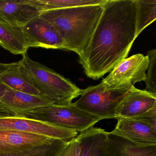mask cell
Listing matches in <instances>:
<instances>
[{"label":"cell","instance_id":"1","mask_svg":"<svg viewBox=\"0 0 156 156\" xmlns=\"http://www.w3.org/2000/svg\"><path fill=\"white\" fill-rule=\"evenodd\" d=\"M88 46L79 56L87 77L97 80L126 58L136 40L135 0H107Z\"/></svg>","mask_w":156,"mask_h":156},{"label":"cell","instance_id":"2","mask_svg":"<svg viewBox=\"0 0 156 156\" xmlns=\"http://www.w3.org/2000/svg\"><path fill=\"white\" fill-rule=\"evenodd\" d=\"M103 12L102 5H92L49 11L40 16L59 33L64 50L79 55L88 46Z\"/></svg>","mask_w":156,"mask_h":156},{"label":"cell","instance_id":"3","mask_svg":"<svg viewBox=\"0 0 156 156\" xmlns=\"http://www.w3.org/2000/svg\"><path fill=\"white\" fill-rule=\"evenodd\" d=\"M20 67L23 73L39 91L41 95L52 104L68 106L81 95L82 89L45 66L33 61L27 52L22 55Z\"/></svg>","mask_w":156,"mask_h":156},{"label":"cell","instance_id":"4","mask_svg":"<svg viewBox=\"0 0 156 156\" xmlns=\"http://www.w3.org/2000/svg\"><path fill=\"white\" fill-rule=\"evenodd\" d=\"M17 115L47 122L61 127L83 132L93 127L101 118L83 111L72 103L37 108Z\"/></svg>","mask_w":156,"mask_h":156},{"label":"cell","instance_id":"5","mask_svg":"<svg viewBox=\"0 0 156 156\" xmlns=\"http://www.w3.org/2000/svg\"><path fill=\"white\" fill-rule=\"evenodd\" d=\"M132 86L128 84L116 89H106L100 83L82 90L81 97L73 104L102 119L115 118L117 108Z\"/></svg>","mask_w":156,"mask_h":156},{"label":"cell","instance_id":"6","mask_svg":"<svg viewBox=\"0 0 156 156\" xmlns=\"http://www.w3.org/2000/svg\"><path fill=\"white\" fill-rule=\"evenodd\" d=\"M0 130L42 135L66 142L76 137L78 132L47 122L0 112Z\"/></svg>","mask_w":156,"mask_h":156},{"label":"cell","instance_id":"7","mask_svg":"<svg viewBox=\"0 0 156 156\" xmlns=\"http://www.w3.org/2000/svg\"><path fill=\"white\" fill-rule=\"evenodd\" d=\"M148 57L141 54L134 55L121 61L101 83L106 89H116L128 84L133 86L146 79Z\"/></svg>","mask_w":156,"mask_h":156},{"label":"cell","instance_id":"8","mask_svg":"<svg viewBox=\"0 0 156 156\" xmlns=\"http://www.w3.org/2000/svg\"><path fill=\"white\" fill-rule=\"evenodd\" d=\"M22 30L28 49L41 47L48 49H64L62 37L54 27L40 16L28 23Z\"/></svg>","mask_w":156,"mask_h":156},{"label":"cell","instance_id":"9","mask_svg":"<svg viewBox=\"0 0 156 156\" xmlns=\"http://www.w3.org/2000/svg\"><path fill=\"white\" fill-rule=\"evenodd\" d=\"M52 139L32 133L0 130V154L22 153L43 145Z\"/></svg>","mask_w":156,"mask_h":156},{"label":"cell","instance_id":"10","mask_svg":"<svg viewBox=\"0 0 156 156\" xmlns=\"http://www.w3.org/2000/svg\"><path fill=\"white\" fill-rule=\"evenodd\" d=\"M41 14L25 0H0V22L11 28L22 29Z\"/></svg>","mask_w":156,"mask_h":156},{"label":"cell","instance_id":"11","mask_svg":"<svg viewBox=\"0 0 156 156\" xmlns=\"http://www.w3.org/2000/svg\"><path fill=\"white\" fill-rule=\"evenodd\" d=\"M53 105L41 95H34L7 88L0 99V112L19 115L37 108Z\"/></svg>","mask_w":156,"mask_h":156},{"label":"cell","instance_id":"12","mask_svg":"<svg viewBox=\"0 0 156 156\" xmlns=\"http://www.w3.org/2000/svg\"><path fill=\"white\" fill-rule=\"evenodd\" d=\"M156 105V95L133 86L117 108L116 118H131L144 114Z\"/></svg>","mask_w":156,"mask_h":156},{"label":"cell","instance_id":"13","mask_svg":"<svg viewBox=\"0 0 156 156\" xmlns=\"http://www.w3.org/2000/svg\"><path fill=\"white\" fill-rule=\"evenodd\" d=\"M116 119L117 123L111 133L139 144L156 145V131L148 125L131 118Z\"/></svg>","mask_w":156,"mask_h":156},{"label":"cell","instance_id":"14","mask_svg":"<svg viewBox=\"0 0 156 156\" xmlns=\"http://www.w3.org/2000/svg\"><path fill=\"white\" fill-rule=\"evenodd\" d=\"M107 138L110 156H156V145L139 144L111 132Z\"/></svg>","mask_w":156,"mask_h":156},{"label":"cell","instance_id":"15","mask_svg":"<svg viewBox=\"0 0 156 156\" xmlns=\"http://www.w3.org/2000/svg\"><path fill=\"white\" fill-rule=\"evenodd\" d=\"M107 133L102 129L94 127L81 132L76 137L81 147L80 156H110Z\"/></svg>","mask_w":156,"mask_h":156},{"label":"cell","instance_id":"16","mask_svg":"<svg viewBox=\"0 0 156 156\" xmlns=\"http://www.w3.org/2000/svg\"><path fill=\"white\" fill-rule=\"evenodd\" d=\"M0 81L8 88L34 95H41L39 91L21 71L20 62L0 74Z\"/></svg>","mask_w":156,"mask_h":156},{"label":"cell","instance_id":"17","mask_svg":"<svg viewBox=\"0 0 156 156\" xmlns=\"http://www.w3.org/2000/svg\"><path fill=\"white\" fill-rule=\"evenodd\" d=\"M0 46L14 55H23L28 48L21 29L11 28L0 22Z\"/></svg>","mask_w":156,"mask_h":156},{"label":"cell","instance_id":"18","mask_svg":"<svg viewBox=\"0 0 156 156\" xmlns=\"http://www.w3.org/2000/svg\"><path fill=\"white\" fill-rule=\"evenodd\" d=\"M107 0H25L41 13L49 11L73 7L103 5Z\"/></svg>","mask_w":156,"mask_h":156},{"label":"cell","instance_id":"19","mask_svg":"<svg viewBox=\"0 0 156 156\" xmlns=\"http://www.w3.org/2000/svg\"><path fill=\"white\" fill-rule=\"evenodd\" d=\"M136 38L156 19V0H135Z\"/></svg>","mask_w":156,"mask_h":156},{"label":"cell","instance_id":"20","mask_svg":"<svg viewBox=\"0 0 156 156\" xmlns=\"http://www.w3.org/2000/svg\"><path fill=\"white\" fill-rule=\"evenodd\" d=\"M66 143L61 140L52 139L49 142L28 151L18 154H0V156H59Z\"/></svg>","mask_w":156,"mask_h":156},{"label":"cell","instance_id":"21","mask_svg":"<svg viewBox=\"0 0 156 156\" xmlns=\"http://www.w3.org/2000/svg\"><path fill=\"white\" fill-rule=\"evenodd\" d=\"M149 64L146 73V91L156 95V50L152 49L147 52Z\"/></svg>","mask_w":156,"mask_h":156},{"label":"cell","instance_id":"22","mask_svg":"<svg viewBox=\"0 0 156 156\" xmlns=\"http://www.w3.org/2000/svg\"><path fill=\"white\" fill-rule=\"evenodd\" d=\"M81 151L80 142L76 137L67 142L59 156H80Z\"/></svg>","mask_w":156,"mask_h":156},{"label":"cell","instance_id":"23","mask_svg":"<svg viewBox=\"0 0 156 156\" xmlns=\"http://www.w3.org/2000/svg\"><path fill=\"white\" fill-rule=\"evenodd\" d=\"M131 119L145 123L156 131V105L144 114Z\"/></svg>","mask_w":156,"mask_h":156},{"label":"cell","instance_id":"24","mask_svg":"<svg viewBox=\"0 0 156 156\" xmlns=\"http://www.w3.org/2000/svg\"><path fill=\"white\" fill-rule=\"evenodd\" d=\"M17 62H16L10 63H3L0 62V74L6 72L10 68L16 64Z\"/></svg>","mask_w":156,"mask_h":156},{"label":"cell","instance_id":"25","mask_svg":"<svg viewBox=\"0 0 156 156\" xmlns=\"http://www.w3.org/2000/svg\"><path fill=\"white\" fill-rule=\"evenodd\" d=\"M8 87L0 81V99L4 95Z\"/></svg>","mask_w":156,"mask_h":156}]
</instances>
